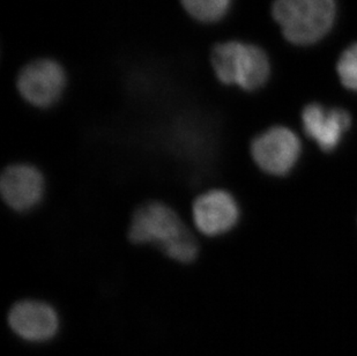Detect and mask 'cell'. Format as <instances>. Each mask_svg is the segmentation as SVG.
Here are the masks:
<instances>
[{
    "label": "cell",
    "instance_id": "277c9868",
    "mask_svg": "<svg viewBox=\"0 0 357 356\" xmlns=\"http://www.w3.org/2000/svg\"><path fill=\"white\" fill-rule=\"evenodd\" d=\"M68 75L54 59H38L26 65L17 75V87L24 101L47 109L56 105L64 94Z\"/></svg>",
    "mask_w": 357,
    "mask_h": 356
},
{
    "label": "cell",
    "instance_id": "9c48e42d",
    "mask_svg": "<svg viewBox=\"0 0 357 356\" xmlns=\"http://www.w3.org/2000/svg\"><path fill=\"white\" fill-rule=\"evenodd\" d=\"M304 132L324 151H333L351 125V114L341 107L310 103L302 111Z\"/></svg>",
    "mask_w": 357,
    "mask_h": 356
},
{
    "label": "cell",
    "instance_id": "30bf717a",
    "mask_svg": "<svg viewBox=\"0 0 357 356\" xmlns=\"http://www.w3.org/2000/svg\"><path fill=\"white\" fill-rule=\"evenodd\" d=\"M181 3L193 20L214 24L226 17L233 0H181Z\"/></svg>",
    "mask_w": 357,
    "mask_h": 356
},
{
    "label": "cell",
    "instance_id": "6da1fadb",
    "mask_svg": "<svg viewBox=\"0 0 357 356\" xmlns=\"http://www.w3.org/2000/svg\"><path fill=\"white\" fill-rule=\"evenodd\" d=\"M128 239L135 244H154L167 257L189 264L199 253L198 242L175 209L163 202L140 206L132 216Z\"/></svg>",
    "mask_w": 357,
    "mask_h": 356
},
{
    "label": "cell",
    "instance_id": "3957f363",
    "mask_svg": "<svg viewBox=\"0 0 357 356\" xmlns=\"http://www.w3.org/2000/svg\"><path fill=\"white\" fill-rule=\"evenodd\" d=\"M272 14L288 42L310 45L330 33L337 5L334 0H274Z\"/></svg>",
    "mask_w": 357,
    "mask_h": 356
},
{
    "label": "cell",
    "instance_id": "52a82bcc",
    "mask_svg": "<svg viewBox=\"0 0 357 356\" xmlns=\"http://www.w3.org/2000/svg\"><path fill=\"white\" fill-rule=\"evenodd\" d=\"M0 192L3 202L14 212H29L43 200L45 181L34 165L15 163L3 170Z\"/></svg>",
    "mask_w": 357,
    "mask_h": 356
},
{
    "label": "cell",
    "instance_id": "ba28073f",
    "mask_svg": "<svg viewBox=\"0 0 357 356\" xmlns=\"http://www.w3.org/2000/svg\"><path fill=\"white\" fill-rule=\"evenodd\" d=\"M8 324L21 339L31 343H44L57 334L59 317L47 303L24 299L10 308Z\"/></svg>",
    "mask_w": 357,
    "mask_h": 356
},
{
    "label": "cell",
    "instance_id": "5b68a950",
    "mask_svg": "<svg viewBox=\"0 0 357 356\" xmlns=\"http://www.w3.org/2000/svg\"><path fill=\"white\" fill-rule=\"evenodd\" d=\"M300 139L284 126H274L251 142V156L263 172L273 176L289 174L301 156Z\"/></svg>",
    "mask_w": 357,
    "mask_h": 356
},
{
    "label": "cell",
    "instance_id": "7a4b0ae2",
    "mask_svg": "<svg viewBox=\"0 0 357 356\" xmlns=\"http://www.w3.org/2000/svg\"><path fill=\"white\" fill-rule=\"evenodd\" d=\"M213 71L221 84L253 91L266 84L271 73L268 56L261 47L241 40L216 44L211 56Z\"/></svg>",
    "mask_w": 357,
    "mask_h": 356
},
{
    "label": "cell",
    "instance_id": "8fae6325",
    "mask_svg": "<svg viewBox=\"0 0 357 356\" xmlns=\"http://www.w3.org/2000/svg\"><path fill=\"white\" fill-rule=\"evenodd\" d=\"M337 71L341 84L357 93V43L351 44L342 52L337 61Z\"/></svg>",
    "mask_w": 357,
    "mask_h": 356
},
{
    "label": "cell",
    "instance_id": "8992f818",
    "mask_svg": "<svg viewBox=\"0 0 357 356\" xmlns=\"http://www.w3.org/2000/svg\"><path fill=\"white\" fill-rule=\"evenodd\" d=\"M239 216L238 202L226 190H209L193 202V223L199 232L208 237L230 232L238 223Z\"/></svg>",
    "mask_w": 357,
    "mask_h": 356
}]
</instances>
